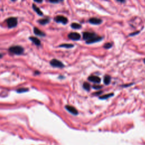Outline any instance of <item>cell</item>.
Listing matches in <instances>:
<instances>
[{
	"label": "cell",
	"mask_w": 145,
	"mask_h": 145,
	"mask_svg": "<svg viewBox=\"0 0 145 145\" xmlns=\"http://www.w3.org/2000/svg\"><path fill=\"white\" fill-rule=\"evenodd\" d=\"M139 31H137L136 32H134V33H131V34H130V36H134V35H137L138 33H139Z\"/></svg>",
	"instance_id": "obj_24"
},
{
	"label": "cell",
	"mask_w": 145,
	"mask_h": 145,
	"mask_svg": "<svg viewBox=\"0 0 145 145\" xmlns=\"http://www.w3.org/2000/svg\"><path fill=\"white\" fill-rule=\"evenodd\" d=\"M71 27H72V28H73V29H80V28L82 27L81 25L77 23H72V24H71Z\"/></svg>",
	"instance_id": "obj_16"
},
{
	"label": "cell",
	"mask_w": 145,
	"mask_h": 145,
	"mask_svg": "<svg viewBox=\"0 0 145 145\" xmlns=\"http://www.w3.org/2000/svg\"><path fill=\"white\" fill-rule=\"evenodd\" d=\"M32 8H33V9L34 10V11H35V12H36L37 14L39 15V16H43V13H42V11H41V10H40L36 5H35V4L32 5Z\"/></svg>",
	"instance_id": "obj_13"
},
{
	"label": "cell",
	"mask_w": 145,
	"mask_h": 145,
	"mask_svg": "<svg viewBox=\"0 0 145 145\" xmlns=\"http://www.w3.org/2000/svg\"><path fill=\"white\" fill-rule=\"evenodd\" d=\"M55 21L57 23H62L63 24H66L68 23V20L67 18L62 16H58L55 18Z\"/></svg>",
	"instance_id": "obj_4"
},
{
	"label": "cell",
	"mask_w": 145,
	"mask_h": 145,
	"mask_svg": "<svg viewBox=\"0 0 145 145\" xmlns=\"http://www.w3.org/2000/svg\"><path fill=\"white\" fill-rule=\"evenodd\" d=\"M102 87V86H99V85H94L93 86V88L96 89V90H99V89H100Z\"/></svg>",
	"instance_id": "obj_22"
},
{
	"label": "cell",
	"mask_w": 145,
	"mask_h": 145,
	"mask_svg": "<svg viewBox=\"0 0 145 145\" xmlns=\"http://www.w3.org/2000/svg\"><path fill=\"white\" fill-rule=\"evenodd\" d=\"M33 32L36 35H38V36H45V34L43 32H42L37 27H35L33 28Z\"/></svg>",
	"instance_id": "obj_12"
},
{
	"label": "cell",
	"mask_w": 145,
	"mask_h": 145,
	"mask_svg": "<svg viewBox=\"0 0 145 145\" xmlns=\"http://www.w3.org/2000/svg\"><path fill=\"white\" fill-rule=\"evenodd\" d=\"M59 47H62V48H71L74 47V45L70 44H63L60 45Z\"/></svg>",
	"instance_id": "obj_17"
},
{
	"label": "cell",
	"mask_w": 145,
	"mask_h": 145,
	"mask_svg": "<svg viewBox=\"0 0 145 145\" xmlns=\"http://www.w3.org/2000/svg\"><path fill=\"white\" fill-rule=\"evenodd\" d=\"M28 91V89H26V88H21V89H18L17 90V92H19V93H22V92H27Z\"/></svg>",
	"instance_id": "obj_20"
},
{
	"label": "cell",
	"mask_w": 145,
	"mask_h": 145,
	"mask_svg": "<svg viewBox=\"0 0 145 145\" xmlns=\"http://www.w3.org/2000/svg\"><path fill=\"white\" fill-rule=\"evenodd\" d=\"M112 47V44L110 43H105L104 45V48L105 49H109V48H111Z\"/></svg>",
	"instance_id": "obj_21"
},
{
	"label": "cell",
	"mask_w": 145,
	"mask_h": 145,
	"mask_svg": "<svg viewBox=\"0 0 145 145\" xmlns=\"http://www.w3.org/2000/svg\"><path fill=\"white\" fill-rule=\"evenodd\" d=\"M102 40V37H100V36H96L95 37H94L93 38L89 40H87L86 41V43L87 44H92V43H95L96 42H98V41H100V40Z\"/></svg>",
	"instance_id": "obj_10"
},
{
	"label": "cell",
	"mask_w": 145,
	"mask_h": 145,
	"mask_svg": "<svg viewBox=\"0 0 145 145\" xmlns=\"http://www.w3.org/2000/svg\"><path fill=\"white\" fill-rule=\"evenodd\" d=\"M2 55H1V54H0V58H2Z\"/></svg>",
	"instance_id": "obj_28"
},
{
	"label": "cell",
	"mask_w": 145,
	"mask_h": 145,
	"mask_svg": "<svg viewBox=\"0 0 145 145\" xmlns=\"http://www.w3.org/2000/svg\"><path fill=\"white\" fill-rule=\"evenodd\" d=\"M35 74H40V72H35Z\"/></svg>",
	"instance_id": "obj_29"
},
{
	"label": "cell",
	"mask_w": 145,
	"mask_h": 145,
	"mask_svg": "<svg viewBox=\"0 0 145 145\" xmlns=\"http://www.w3.org/2000/svg\"><path fill=\"white\" fill-rule=\"evenodd\" d=\"M29 39L32 42H33L35 45H37V46H40V45H41V41H40V40L37 38L31 36L30 37Z\"/></svg>",
	"instance_id": "obj_11"
},
{
	"label": "cell",
	"mask_w": 145,
	"mask_h": 145,
	"mask_svg": "<svg viewBox=\"0 0 145 145\" xmlns=\"http://www.w3.org/2000/svg\"><path fill=\"white\" fill-rule=\"evenodd\" d=\"M59 1H63L64 0H59Z\"/></svg>",
	"instance_id": "obj_32"
},
{
	"label": "cell",
	"mask_w": 145,
	"mask_h": 145,
	"mask_svg": "<svg viewBox=\"0 0 145 145\" xmlns=\"http://www.w3.org/2000/svg\"><path fill=\"white\" fill-rule=\"evenodd\" d=\"M38 22L41 25H45L49 22V19L47 18H44V19H41L38 21Z\"/></svg>",
	"instance_id": "obj_14"
},
{
	"label": "cell",
	"mask_w": 145,
	"mask_h": 145,
	"mask_svg": "<svg viewBox=\"0 0 145 145\" xmlns=\"http://www.w3.org/2000/svg\"><path fill=\"white\" fill-rule=\"evenodd\" d=\"M88 80L90 82H94L95 83H99L101 82V79L99 77L95 76V75H91L88 78Z\"/></svg>",
	"instance_id": "obj_8"
},
{
	"label": "cell",
	"mask_w": 145,
	"mask_h": 145,
	"mask_svg": "<svg viewBox=\"0 0 145 145\" xmlns=\"http://www.w3.org/2000/svg\"><path fill=\"white\" fill-rule=\"evenodd\" d=\"M6 22H7L8 27L10 28L15 27L17 26L18 24L17 19L14 17H11L8 18V19L6 20Z\"/></svg>",
	"instance_id": "obj_2"
},
{
	"label": "cell",
	"mask_w": 145,
	"mask_h": 145,
	"mask_svg": "<svg viewBox=\"0 0 145 145\" xmlns=\"http://www.w3.org/2000/svg\"><path fill=\"white\" fill-rule=\"evenodd\" d=\"M11 1H16V0H11Z\"/></svg>",
	"instance_id": "obj_31"
},
{
	"label": "cell",
	"mask_w": 145,
	"mask_h": 145,
	"mask_svg": "<svg viewBox=\"0 0 145 145\" xmlns=\"http://www.w3.org/2000/svg\"><path fill=\"white\" fill-rule=\"evenodd\" d=\"M143 62H144V63L145 64V58L144 59V60H143Z\"/></svg>",
	"instance_id": "obj_30"
},
{
	"label": "cell",
	"mask_w": 145,
	"mask_h": 145,
	"mask_svg": "<svg viewBox=\"0 0 145 145\" xmlns=\"http://www.w3.org/2000/svg\"><path fill=\"white\" fill-rule=\"evenodd\" d=\"M111 77L109 76L108 75H105V77H104V83L105 84V85H109V83H110L111 82Z\"/></svg>",
	"instance_id": "obj_15"
},
{
	"label": "cell",
	"mask_w": 145,
	"mask_h": 145,
	"mask_svg": "<svg viewBox=\"0 0 145 145\" xmlns=\"http://www.w3.org/2000/svg\"><path fill=\"white\" fill-rule=\"evenodd\" d=\"M97 36L95 35V33H91V32H83V38L84 40H89L93 38L94 37Z\"/></svg>",
	"instance_id": "obj_6"
},
{
	"label": "cell",
	"mask_w": 145,
	"mask_h": 145,
	"mask_svg": "<svg viewBox=\"0 0 145 145\" xmlns=\"http://www.w3.org/2000/svg\"><path fill=\"white\" fill-rule=\"evenodd\" d=\"M83 87L84 89H85V90H87V91L90 90V88H91L90 85L89 83H87V82H85V83H83Z\"/></svg>",
	"instance_id": "obj_18"
},
{
	"label": "cell",
	"mask_w": 145,
	"mask_h": 145,
	"mask_svg": "<svg viewBox=\"0 0 145 145\" xmlns=\"http://www.w3.org/2000/svg\"><path fill=\"white\" fill-rule=\"evenodd\" d=\"M68 38L72 40H79L81 38V35L77 32H71L68 35Z\"/></svg>",
	"instance_id": "obj_5"
},
{
	"label": "cell",
	"mask_w": 145,
	"mask_h": 145,
	"mask_svg": "<svg viewBox=\"0 0 145 145\" xmlns=\"http://www.w3.org/2000/svg\"><path fill=\"white\" fill-rule=\"evenodd\" d=\"M102 91H100V92H96V94H97V95H99V94H101L102 93Z\"/></svg>",
	"instance_id": "obj_27"
},
{
	"label": "cell",
	"mask_w": 145,
	"mask_h": 145,
	"mask_svg": "<svg viewBox=\"0 0 145 145\" xmlns=\"http://www.w3.org/2000/svg\"><path fill=\"white\" fill-rule=\"evenodd\" d=\"M89 22L92 24L99 25L102 23V20L97 18H92L89 19Z\"/></svg>",
	"instance_id": "obj_9"
},
{
	"label": "cell",
	"mask_w": 145,
	"mask_h": 145,
	"mask_svg": "<svg viewBox=\"0 0 145 145\" xmlns=\"http://www.w3.org/2000/svg\"><path fill=\"white\" fill-rule=\"evenodd\" d=\"M33 1H34L35 2H38V3H41L42 2H43V0H33Z\"/></svg>",
	"instance_id": "obj_25"
},
{
	"label": "cell",
	"mask_w": 145,
	"mask_h": 145,
	"mask_svg": "<svg viewBox=\"0 0 145 145\" xmlns=\"http://www.w3.org/2000/svg\"><path fill=\"white\" fill-rule=\"evenodd\" d=\"M50 64L52 66L55 67H58V68H62L65 67L64 64L57 59H53L50 61Z\"/></svg>",
	"instance_id": "obj_3"
},
{
	"label": "cell",
	"mask_w": 145,
	"mask_h": 145,
	"mask_svg": "<svg viewBox=\"0 0 145 145\" xmlns=\"http://www.w3.org/2000/svg\"><path fill=\"white\" fill-rule=\"evenodd\" d=\"M9 51L11 53L14 54V55H20L23 53V52H24V48L21 46L16 45V46L11 47L9 49Z\"/></svg>",
	"instance_id": "obj_1"
},
{
	"label": "cell",
	"mask_w": 145,
	"mask_h": 145,
	"mask_svg": "<svg viewBox=\"0 0 145 145\" xmlns=\"http://www.w3.org/2000/svg\"><path fill=\"white\" fill-rule=\"evenodd\" d=\"M118 1H120V2H125V0H117Z\"/></svg>",
	"instance_id": "obj_26"
},
{
	"label": "cell",
	"mask_w": 145,
	"mask_h": 145,
	"mask_svg": "<svg viewBox=\"0 0 145 145\" xmlns=\"http://www.w3.org/2000/svg\"><path fill=\"white\" fill-rule=\"evenodd\" d=\"M51 3H58L59 0H49Z\"/></svg>",
	"instance_id": "obj_23"
},
{
	"label": "cell",
	"mask_w": 145,
	"mask_h": 145,
	"mask_svg": "<svg viewBox=\"0 0 145 145\" xmlns=\"http://www.w3.org/2000/svg\"><path fill=\"white\" fill-rule=\"evenodd\" d=\"M65 108L69 112L71 113L72 114H74V115H77L78 113V111L77 110L76 108L74 107H72V105H66Z\"/></svg>",
	"instance_id": "obj_7"
},
{
	"label": "cell",
	"mask_w": 145,
	"mask_h": 145,
	"mask_svg": "<svg viewBox=\"0 0 145 145\" xmlns=\"http://www.w3.org/2000/svg\"><path fill=\"white\" fill-rule=\"evenodd\" d=\"M113 95V93L108 94H107V95H104L103 96H102V97H100V99H106L109 98V97H112Z\"/></svg>",
	"instance_id": "obj_19"
}]
</instances>
